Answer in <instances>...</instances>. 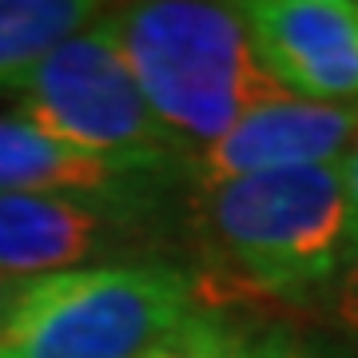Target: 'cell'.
<instances>
[{"mask_svg": "<svg viewBox=\"0 0 358 358\" xmlns=\"http://www.w3.org/2000/svg\"><path fill=\"white\" fill-rule=\"evenodd\" d=\"M199 303L319 299L350 255V207L338 164L231 179L192 195Z\"/></svg>", "mask_w": 358, "mask_h": 358, "instance_id": "1", "label": "cell"}, {"mask_svg": "<svg viewBox=\"0 0 358 358\" xmlns=\"http://www.w3.org/2000/svg\"><path fill=\"white\" fill-rule=\"evenodd\" d=\"M103 28L148 108L187 159L247 112L282 100V88L255 52L243 4L143 0L108 8Z\"/></svg>", "mask_w": 358, "mask_h": 358, "instance_id": "2", "label": "cell"}, {"mask_svg": "<svg viewBox=\"0 0 358 358\" xmlns=\"http://www.w3.org/2000/svg\"><path fill=\"white\" fill-rule=\"evenodd\" d=\"M203 303L167 259H120L32 279L0 322V358H152Z\"/></svg>", "mask_w": 358, "mask_h": 358, "instance_id": "3", "label": "cell"}, {"mask_svg": "<svg viewBox=\"0 0 358 358\" xmlns=\"http://www.w3.org/2000/svg\"><path fill=\"white\" fill-rule=\"evenodd\" d=\"M16 96V112L28 124L76 152L143 176H183L187 155L136 88L103 16L40 60Z\"/></svg>", "mask_w": 358, "mask_h": 358, "instance_id": "4", "label": "cell"}, {"mask_svg": "<svg viewBox=\"0 0 358 358\" xmlns=\"http://www.w3.org/2000/svg\"><path fill=\"white\" fill-rule=\"evenodd\" d=\"M152 187L112 195H0V271L44 279L120 259H143Z\"/></svg>", "mask_w": 358, "mask_h": 358, "instance_id": "5", "label": "cell"}, {"mask_svg": "<svg viewBox=\"0 0 358 358\" xmlns=\"http://www.w3.org/2000/svg\"><path fill=\"white\" fill-rule=\"evenodd\" d=\"M358 143V103H307L271 100L247 112L215 143L195 152L183 164V179L195 192L219 187L231 179L294 171V167L343 164V155Z\"/></svg>", "mask_w": 358, "mask_h": 358, "instance_id": "6", "label": "cell"}, {"mask_svg": "<svg viewBox=\"0 0 358 358\" xmlns=\"http://www.w3.org/2000/svg\"><path fill=\"white\" fill-rule=\"evenodd\" d=\"M267 76L307 103H358V13L343 0L243 4Z\"/></svg>", "mask_w": 358, "mask_h": 358, "instance_id": "7", "label": "cell"}, {"mask_svg": "<svg viewBox=\"0 0 358 358\" xmlns=\"http://www.w3.org/2000/svg\"><path fill=\"white\" fill-rule=\"evenodd\" d=\"M164 176H143L112 159L76 152L28 124L20 112L0 115V195H112L143 192Z\"/></svg>", "mask_w": 358, "mask_h": 358, "instance_id": "8", "label": "cell"}, {"mask_svg": "<svg viewBox=\"0 0 358 358\" xmlns=\"http://www.w3.org/2000/svg\"><path fill=\"white\" fill-rule=\"evenodd\" d=\"M92 0H0V88H20L28 72L64 40L100 20Z\"/></svg>", "mask_w": 358, "mask_h": 358, "instance_id": "9", "label": "cell"}, {"mask_svg": "<svg viewBox=\"0 0 358 358\" xmlns=\"http://www.w3.org/2000/svg\"><path fill=\"white\" fill-rule=\"evenodd\" d=\"M319 303H322V315L334 327L358 334V247H350V255L343 259V267L334 271V279L322 287Z\"/></svg>", "mask_w": 358, "mask_h": 358, "instance_id": "10", "label": "cell"}, {"mask_svg": "<svg viewBox=\"0 0 358 358\" xmlns=\"http://www.w3.org/2000/svg\"><path fill=\"white\" fill-rule=\"evenodd\" d=\"M231 346H235V338L223 327H215L207 315H199L187 331H179L152 358H231Z\"/></svg>", "mask_w": 358, "mask_h": 358, "instance_id": "11", "label": "cell"}, {"mask_svg": "<svg viewBox=\"0 0 358 358\" xmlns=\"http://www.w3.org/2000/svg\"><path fill=\"white\" fill-rule=\"evenodd\" d=\"M231 358H327V355L319 346L303 343L299 334L267 331V334H255V338H235Z\"/></svg>", "mask_w": 358, "mask_h": 358, "instance_id": "12", "label": "cell"}, {"mask_svg": "<svg viewBox=\"0 0 358 358\" xmlns=\"http://www.w3.org/2000/svg\"><path fill=\"white\" fill-rule=\"evenodd\" d=\"M343 187H346V207H350V247H358V143L343 155Z\"/></svg>", "mask_w": 358, "mask_h": 358, "instance_id": "13", "label": "cell"}, {"mask_svg": "<svg viewBox=\"0 0 358 358\" xmlns=\"http://www.w3.org/2000/svg\"><path fill=\"white\" fill-rule=\"evenodd\" d=\"M28 282H32V279H16V275H8V271H0V322L16 310L20 294L28 291Z\"/></svg>", "mask_w": 358, "mask_h": 358, "instance_id": "14", "label": "cell"}, {"mask_svg": "<svg viewBox=\"0 0 358 358\" xmlns=\"http://www.w3.org/2000/svg\"><path fill=\"white\" fill-rule=\"evenodd\" d=\"M355 13H358V4H355Z\"/></svg>", "mask_w": 358, "mask_h": 358, "instance_id": "15", "label": "cell"}]
</instances>
